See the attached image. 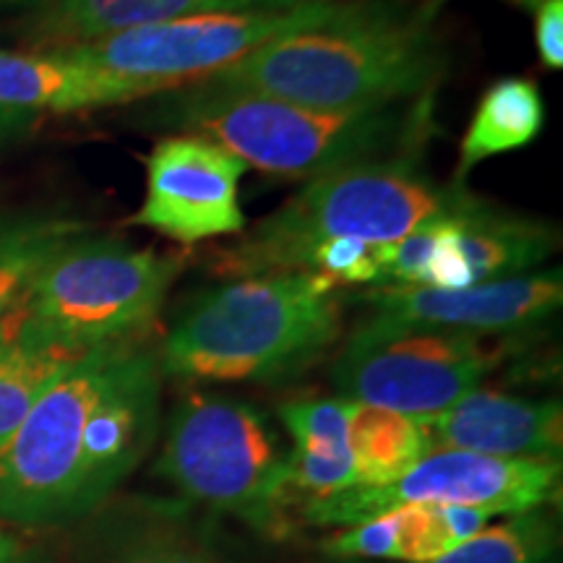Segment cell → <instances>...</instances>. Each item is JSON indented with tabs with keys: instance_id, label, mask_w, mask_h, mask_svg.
Here are the masks:
<instances>
[{
	"instance_id": "6da1fadb",
	"label": "cell",
	"mask_w": 563,
	"mask_h": 563,
	"mask_svg": "<svg viewBox=\"0 0 563 563\" xmlns=\"http://www.w3.org/2000/svg\"><path fill=\"white\" fill-rule=\"evenodd\" d=\"M446 74L431 16L384 0L344 3L329 21L282 34L207 81L313 110H373L422 100Z\"/></svg>"
},
{
	"instance_id": "7a4b0ae2",
	"label": "cell",
	"mask_w": 563,
	"mask_h": 563,
	"mask_svg": "<svg viewBox=\"0 0 563 563\" xmlns=\"http://www.w3.org/2000/svg\"><path fill=\"white\" fill-rule=\"evenodd\" d=\"M154 121L220 144L249 167L290 180H313L357 162L415 152L428 141L431 104L399 102L373 110H313L256 91L199 81L165 91Z\"/></svg>"
},
{
	"instance_id": "3957f363",
	"label": "cell",
	"mask_w": 563,
	"mask_h": 563,
	"mask_svg": "<svg viewBox=\"0 0 563 563\" xmlns=\"http://www.w3.org/2000/svg\"><path fill=\"white\" fill-rule=\"evenodd\" d=\"M342 332L336 282L313 272L228 279L188 302L159 350L194 384L272 382L306 368Z\"/></svg>"
},
{
	"instance_id": "277c9868",
	"label": "cell",
	"mask_w": 563,
	"mask_h": 563,
	"mask_svg": "<svg viewBox=\"0 0 563 563\" xmlns=\"http://www.w3.org/2000/svg\"><path fill=\"white\" fill-rule=\"evenodd\" d=\"M462 188L435 186L415 152L340 167L308 180L285 207L217 251L209 269L222 279L306 272L308 256L327 243H397L452 209Z\"/></svg>"
},
{
	"instance_id": "5b68a950",
	"label": "cell",
	"mask_w": 563,
	"mask_h": 563,
	"mask_svg": "<svg viewBox=\"0 0 563 563\" xmlns=\"http://www.w3.org/2000/svg\"><path fill=\"white\" fill-rule=\"evenodd\" d=\"M180 266V256L79 232L34 277L16 332L68 355L133 342L157 319Z\"/></svg>"
},
{
	"instance_id": "8992f818",
	"label": "cell",
	"mask_w": 563,
	"mask_h": 563,
	"mask_svg": "<svg viewBox=\"0 0 563 563\" xmlns=\"http://www.w3.org/2000/svg\"><path fill=\"white\" fill-rule=\"evenodd\" d=\"M285 462L277 431L256 407L194 391L175 405L157 473L194 501L269 530L287 498Z\"/></svg>"
},
{
	"instance_id": "52a82bcc",
	"label": "cell",
	"mask_w": 563,
	"mask_h": 563,
	"mask_svg": "<svg viewBox=\"0 0 563 563\" xmlns=\"http://www.w3.org/2000/svg\"><path fill=\"white\" fill-rule=\"evenodd\" d=\"M342 5L334 0H302L277 11L199 13L63 47V53L154 97L207 81L264 42L329 21Z\"/></svg>"
},
{
	"instance_id": "ba28073f",
	"label": "cell",
	"mask_w": 563,
	"mask_h": 563,
	"mask_svg": "<svg viewBox=\"0 0 563 563\" xmlns=\"http://www.w3.org/2000/svg\"><path fill=\"white\" fill-rule=\"evenodd\" d=\"M123 344L76 357L0 449V522L21 530L76 522L84 426Z\"/></svg>"
},
{
	"instance_id": "9c48e42d",
	"label": "cell",
	"mask_w": 563,
	"mask_h": 563,
	"mask_svg": "<svg viewBox=\"0 0 563 563\" xmlns=\"http://www.w3.org/2000/svg\"><path fill=\"white\" fill-rule=\"evenodd\" d=\"M496 363L498 352L483 336L365 319L336 357L332 382L352 402L431 418L481 389Z\"/></svg>"
},
{
	"instance_id": "30bf717a",
	"label": "cell",
	"mask_w": 563,
	"mask_h": 563,
	"mask_svg": "<svg viewBox=\"0 0 563 563\" xmlns=\"http://www.w3.org/2000/svg\"><path fill=\"white\" fill-rule=\"evenodd\" d=\"M561 485V460H501L435 449L386 485H355L311 498L302 519L313 527H352L407 506H483L501 517L543 509Z\"/></svg>"
},
{
	"instance_id": "8fae6325",
	"label": "cell",
	"mask_w": 563,
	"mask_h": 563,
	"mask_svg": "<svg viewBox=\"0 0 563 563\" xmlns=\"http://www.w3.org/2000/svg\"><path fill=\"white\" fill-rule=\"evenodd\" d=\"M243 159L214 141L175 133L146 154V194L131 224L194 245L209 238L241 235Z\"/></svg>"
},
{
	"instance_id": "7c38bea8",
	"label": "cell",
	"mask_w": 563,
	"mask_h": 563,
	"mask_svg": "<svg viewBox=\"0 0 563 563\" xmlns=\"http://www.w3.org/2000/svg\"><path fill=\"white\" fill-rule=\"evenodd\" d=\"M159 357L154 350L125 342L118 352L108 384L84 426L74 517L81 519L102 506L110 493L150 454L159 418Z\"/></svg>"
},
{
	"instance_id": "4fadbf2b",
	"label": "cell",
	"mask_w": 563,
	"mask_h": 563,
	"mask_svg": "<svg viewBox=\"0 0 563 563\" xmlns=\"http://www.w3.org/2000/svg\"><path fill=\"white\" fill-rule=\"evenodd\" d=\"M373 323L456 334H501L530 329L563 302L561 269L477 282L460 290L435 287H371L361 295Z\"/></svg>"
},
{
	"instance_id": "5bb4252c",
	"label": "cell",
	"mask_w": 563,
	"mask_h": 563,
	"mask_svg": "<svg viewBox=\"0 0 563 563\" xmlns=\"http://www.w3.org/2000/svg\"><path fill=\"white\" fill-rule=\"evenodd\" d=\"M431 452L456 449L501 460H561L559 399H525L475 389L431 418H420Z\"/></svg>"
},
{
	"instance_id": "9a60e30c",
	"label": "cell",
	"mask_w": 563,
	"mask_h": 563,
	"mask_svg": "<svg viewBox=\"0 0 563 563\" xmlns=\"http://www.w3.org/2000/svg\"><path fill=\"white\" fill-rule=\"evenodd\" d=\"M298 3L302 0H40L21 37L32 51H63L199 13L277 11Z\"/></svg>"
},
{
	"instance_id": "2e32d148",
	"label": "cell",
	"mask_w": 563,
	"mask_h": 563,
	"mask_svg": "<svg viewBox=\"0 0 563 563\" xmlns=\"http://www.w3.org/2000/svg\"><path fill=\"white\" fill-rule=\"evenodd\" d=\"M146 97L144 89L76 60L63 51H0V108L37 118L40 112L110 108Z\"/></svg>"
},
{
	"instance_id": "e0dca14e",
	"label": "cell",
	"mask_w": 563,
	"mask_h": 563,
	"mask_svg": "<svg viewBox=\"0 0 563 563\" xmlns=\"http://www.w3.org/2000/svg\"><path fill=\"white\" fill-rule=\"evenodd\" d=\"M454 217L470 285L530 274L559 245V232L551 224L511 214L467 191L456 199Z\"/></svg>"
},
{
	"instance_id": "ac0fdd59",
	"label": "cell",
	"mask_w": 563,
	"mask_h": 563,
	"mask_svg": "<svg viewBox=\"0 0 563 563\" xmlns=\"http://www.w3.org/2000/svg\"><path fill=\"white\" fill-rule=\"evenodd\" d=\"M545 123V102L538 81L525 76H504L483 91L460 144L456 183H464L477 165L498 154L522 150L540 136Z\"/></svg>"
},
{
	"instance_id": "d6986e66",
	"label": "cell",
	"mask_w": 563,
	"mask_h": 563,
	"mask_svg": "<svg viewBox=\"0 0 563 563\" xmlns=\"http://www.w3.org/2000/svg\"><path fill=\"white\" fill-rule=\"evenodd\" d=\"M347 441L357 485L394 483L431 454L420 418L361 402H352Z\"/></svg>"
},
{
	"instance_id": "ffe728a7",
	"label": "cell",
	"mask_w": 563,
	"mask_h": 563,
	"mask_svg": "<svg viewBox=\"0 0 563 563\" xmlns=\"http://www.w3.org/2000/svg\"><path fill=\"white\" fill-rule=\"evenodd\" d=\"M79 355L32 342L16 332V311L0 332V449L63 371Z\"/></svg>"
},
{
	"instance_id": "44dd1931",
	"label": "cell",
	"mask_w": 563,
	"mask_h": 563,
	"mask_svg": "<svg viewBox=\"0 0 563 563\" xmlns=\"http://www.w3.org/2000/svg\"><path fill=\"white\" fill-rule=\"evenodd\" d=\"M79 232L81 224L68 220L0 224V327L24 302L47 258Z\"/></svg>"
},
{
	"instance_id": "7402d4cb",
	"label": "cell",
	"mask_w": 563,
	"mask_h": 563,
	"mask_svg": "<svg viewBox=\"0 0 563 563\" xmlns=\"http://www.w3.org/2000/svg\"><path fill=\"white\" fill-rule=\"evenodd\" d=\"M559 545L555 517L543 509L490 522L473 540L433 563H548Z\"/></svg>"
},
{
	"instance_id": "603a6c76",
	"label": "cell",
	"mask_w": 563,
	"mask_h": 563,
	"mask_svg": "<svg viewBox=\"0 0 563 563\" xmlns=\"http://www.w3.org/2000/svg\"><path fill=\"white\" fill-rule=\"evenodd\" d=\"M399 563H433L473 540L483 527L501 517L483 506L428 504L397 509Z\"/></svg>"
},
{
	"instance_id": "cb8c5ba5",
	"label": "cell",
	"mask_w": 563,
	"mask_h": 563,
	"mask_svg": "<svg viewBox=\"0 0 563 563\" xmlns=\"http://www.w3.org/2000/svg\"><path fill=\"white\" fill-rule=\"evenodd\" d=\"M350 410L344 397L334 399H298L279 407V418L292 439V449L308 452H336L350 449Z\"/></svg>"
},
{
	"instance_id": "d4e9b609",
	"label": "cell",
	"mask_w": 563,
	"mask_h": 563,
	"mask_svg": "<svg viewBox=\"0 0 563 563\" xmlns=\"http://www.w3.org/2000/svg\"><path fill=\"white\" fill-rule=\"evenodd\" d=\"M321 551L336 561H399V514L342 527L323 540Z\"/></svg>"
},
{
	"instance_id": "484cf974",
	"label": "cell",
	"mask_w": 563,
	"mask_h": 563,
	"mask_svg": "<svg viewBox=\"0 0 563 563\" xmlns=\"http://www.w3.org/2000/svg\"><path fill=\"white\" fill-rule=\"evenodd\" d=\"M306 272L329 277L336 285H378V245L363 241H334L308 256Z\"/></svg>"
},
{
	"instance_id": "4316f807",
	"label": "cell",
	"mask_w": 563,
	"mask_h": 563,
	"mask_svg": "<svg viewBox=\"0 0 563 563\" xmlns=\"http://www.w3.org/2000/svg\"><path fill=\"white\" fill-rule=\"evenodd\" d=\"M534 40L545 68H563V0H543L534 13Z\"/></svg>"
},
{
	"instance_id": "83f0119b",
	"label": "cell",
	"mask_w": 563,
	"mask_h": 563,
	"mask_svg": "<svg viewBox=\"0 0 563 563\" xmlns=\"http://www.w3.org/2000/svg\"><path fill=\"white\" fill-rule=\"evenodd\" d=\"M115 563H214L209 555H203L196 548L180 545V543H150L133 548Z\"/></svg>"
},
{
	"instance_id": "f1b7e54d",
	"label": "cell",
	"mask_w": 563,
	"mask_h": 563,
	"mask_svg": "<svg viewBox=\"0 0 563 563\" xmlns=\"http://www.w3.org/2000/svg\"><path fill=\"white\" fill-rule=\"evenodd\" d=\"M0 563H32L30 543L3 522H0Z\"/></svg>"
},
{
	"instance_id": "f546056e",
	"label": "cell",
	"mask_w": 563,
	"mask_h": 563,
	"mask_svg": "<svg viewBox=\"0 0 563 563\" xmlns=\"http://www.w3.org/2000/svg\"><path fill=\"white\" fill-rule=\"evenodd\" d=\"M34 115H24V112H13V110H3L0 108V150L9 144L11 139H16L19 133H24L30 129Z\"/></svg>"
},
{
	"instance_id": "4dcf8cb0",
	"label": "cell",
	"mask_w": 563,
	"mask_h": 563,
	"mask_svg": "<svg viewBox=\"0 0 563 563\" xmlns=\"http://www.w3.org/2000/svg\"><path fill=\"white\" fill-rule=\"evenodd\" d=\"M441 3H446V0H433V3L431 5H428V9H426V13H428V16H431V13L435 11V9H439V5ZM514 3H522V5H534V9H538V5L540 3H543V0H514Z\"/></svg>"
},
{
	"instance_id": "1f68e13d",
	"label": "cell",
	"mask_w": 563,
	"mask_h": 563,
	"mask_svg": "<svg viewBox=\"0 0 563 563\" xmlns=\"http://www.w3.org/2000/svg\"><path fill=\"white\" fill-rule=\"evenodd\" d=\"M3 5H16V3H24V0H0Z\"/></svg>"
},
{
	"instance_id": "d6a6232c",
	"label": "cell",
	"mask_w": 563,
	"mask_h": 563,
	"mask_svg": "<svg viewBox=\"0 0 563 563\" xmlns=\"http://www.w3.org/2000/svg\"><path fill=\"white\" fill-rule=\"evenodd\" d=\"M5 321H9V319H5ZM3 327H5V323H3ZM3 327H0V332H3Z\"/></svg>"
}]
</instances>
